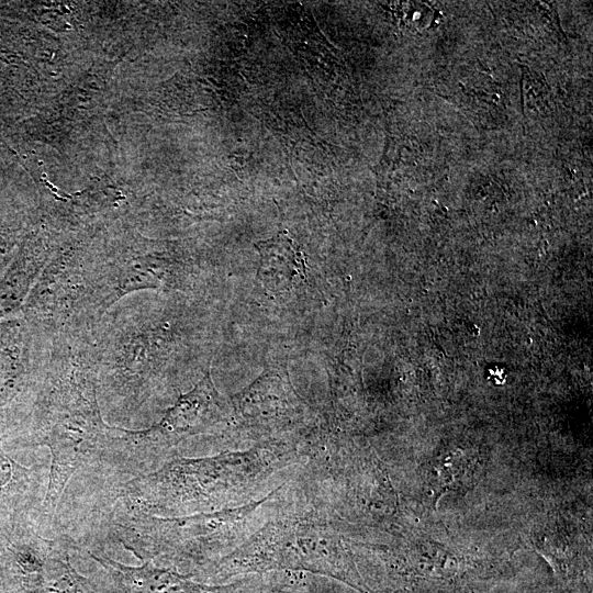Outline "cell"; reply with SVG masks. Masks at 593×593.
Here are the masks:
<instances>
[{"mask_svg": "<svg viewBox=\"0 0 593 593\" xmlns=\"http://www.w3.org/2000/svg\"><path fill=\"white\" fill-rule=\"evenodd\" d=\"M114 428L101 414L92 328L56 335L31 417L7 441L13 448L46 446L51 450L48 486L35 518L42 529L52 525L77 470L103 472Z\"/></svg>", "mask_w": 593, "mask_h": 593, "instance_id": "6da1fadb", "label": "cell"}, {"mask_svg": "<svg viewBox=\"0 0 593 593\" xmlns=\"http://www.w3.org/2000/svg\"><path fill=\"white\" fill-rule=\"evenodd\" d=\"M44 472L43 465L30 468L16 462L0 439V521L37 515L45 495Z\"/></svg>", "mask_w": 593, "mask_h": 593, "instance_id": "8fae6325", "label": "cell"}, {"mask_svg": "<svg viewBox=\"0 0 593 593\" xmlns=\"http://www.w3.org/2000/svg\"><path fill=\"white\" fill-rule=\"evenodd\" d=\"M344 569L335 518L298 495L294 501L284 500L244 544L214 563L202 581L282 570L342 579Z\"/></svg>", "mask_w": 593, "mask_h": 593, "instance_id": "5b68a950", "label": "cell"}, {"mask_svg": "<svg viewBox=\"0 0 593 593\" xmlns=\"http://www.w3.org/2000/svg\"><path fill=\"white\" fill-rule=\"evenodd\" d=\"M108 310L92 328L98 361V399L108 414L136 415L164 384L178 334L150 314L141 292Z\"/></svg>", "mask_w": 593, "mask_h": 593, "instance_id": "277c9868", "label": "cell"}, {"mask_svg": "<svg viewBox=\"0 0 593 593\" xmlns=\"http://www.w3.org/2000/svg\"><path fill=\"white\" fill-rule=\"evenodd\" d=\"M259 254L258 278L275 293L288 292L307 278L303 251L286 231L255 244Z\"/></svg>", "mask_w": 593, "mask_h": 593, "instance_id": "7c38bea8", "label": "cell"}, {"mask_svg": "<svg viewBox=\"0 0 593 593\" xmlns=\"http://www.w3.org/2000/svg\"><path fill=\"white\" fill-rule=\"evenodd\" d=\"M52 338L23 316L0 320V439L26 426L45 377Z\"/></svg>", "mask_w": 593, "mask_h": 593, "instance_id": "ba28073f", "label": "cell"}, {"mask_svg": "<svg viewBox=\"0 0 593 593\" xmlns=\"http://www.w3.org/2000/svg\"><path fill=\"white\" fill-rule=\"evenodd\" d=\"M47 265V251L24 245L0 277V320L21 315L24 303Z\"/></svg>", "mask_w": 593, "mask_h": 593, "instance_id": "4fadbf2b", "label": "cell"}, {"mask_svg": "<svg viewBox=\"0 0 593 593\" xmlns=\"http://www.w3.org/2000/svg\"><path fill=\"white\" fill-rule=\"evenodd\" d=\"M79 545L45 537L30 516L0 521V593H121L109 573L83 575L71 561Z\"/></svg>", "mask_w": 593, "mask_h": 593, "instance_id": "8992f818", "label": "cell"}, {"mask_svg": "<svg viewBox=\"0 0 593 593\" xmlns=\"http://www.w3.org/2000/svg\"><path fill=\"white\" fill-rule=\"evenodd\" d=\"M232 405L215 388L210 367L197 384L181 394L160 421L144 429L116 427L105 471L130 479L171 459L183 440L231 423Z\"/></svg>", "mask_w": 593, "mask_h": 593, "instance_id": "52a82bcc", "label": "cell"}, {"mask_svg": "<svg viewBox=\"0 0 593 593\" xmlns=\"http://www.w3.org/2000/svg\"><path fill=\"white\" fill-rule=\"evenodd\" d=\"M86 551L109 573L121 593H243L256 586L253 580L210 585L195 581L190 574L158 567L152 561L133 567L118 562L101 551H91L89 548Z\"/></svg>", "mask_w": 593, "mask_h": 593, "instance_id": "30bf717a", "label": "cell"}, {"mask_svg": "<svg viewBox=\"0 0 593 593\" xmlns=\"http://www.w3.org/2000/svg\"><path fill=\"white\" fill-rule=\"evenodd\" d=\"M302 460L299 441L292 440L257 443L209 457H174L149 472L110 485L98 507L156 516L236 507L281 485L279 475Z\"/></svg>", "mask_w": 593, "mask_h": 593, "instance_id": "7a4b0ae2", "label": "cell"}, {"mask_svg": "<svg viewBox=\"0 0 593 593\" xmlns=\"http://www.w3.org/2000/svg\"><path fill=\"white\" fill-rule=\"evenodd\" d=\"M284 483L258 500L214 512L156 516L107 507L96 513H101L115 539L143 562L163 560L202 578L277 512L284 501Z\"/></svg>", "mask_w": 593, "mask_h": 593, "instance_id": "3957f363", "label": "cell"}, {"mask_svg": "<svg viewBox=\"0 0 593 593\" xmlns=\"http://www.w3.org/2000/svg\"><path fill=\"white\" fill-rule=\"evenodd\" d=\"M232 419L244 437L257 443L302 439L310 419L307 404L286 371L268 369L231 400Z\"/></svg>", "mask_w": 593, "mask_h": 593, "instance_id": "9c48e42d", "label": "cell"}]
</instances>
